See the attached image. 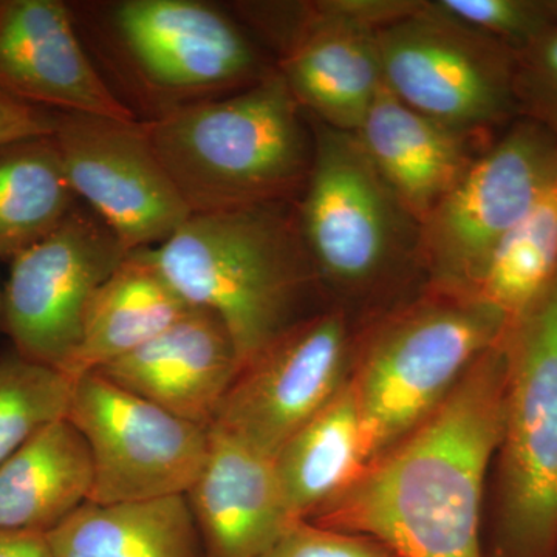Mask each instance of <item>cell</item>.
<instances>
[{
    "mask_svg": "<svg viewBox=\"0 0 557 557\" xmlns=\"http://www.w3.org/2000/svg\"><path fill=\"white\" fill-rule=\"evenodd\" d=\"M505 388L502 338L416 432L370 461L304 522L373 539L397 557H483L487 478Z\"/></svg>",
    "mask_w": 557,
    "mask_h": 557,
    "instance_id": "1",
    "label": "cell"
},
{
    "mask_svg": "<svg viewBox=\"0 0 557 557\" xmlns=\"http://www.w3.org/2000/svg\"><path fill=\"white\" fill-rule=\"evenodd\" d=\"M310 121L313 164L295 205L300 237L327 306L364 325L428 287L421 223L355 134Z\"/></svg>",
    "mask_w": 557,
    "mask_h": 557,
    "instance_id": "2",
    "label": "cell"
},
{
    "mask_svg": "<svg viewBox=\"0 0 557 557\" xmlns=\"http://www.w3.org/2000/svg\"><path fill=\"white\" fill-rule=\"evenodd\" d=\"M296 203L190 214L150 262L193 307L228 329L242 364L329 309L304 247Z\"/></svg>",
    "mask_w": 557,
    "mask_h": 557,
    "instance_id": "3",
    "label": "cell"
},
{
    "mask_svg": "<svg viewBox=\"0 0 557 557\" xmlns=\"http://www.w3.org/2000/svg\"><path fill=\"white\" fill-rule=\"evenodd\" d=\"M143 124L190 214L296 203L313 164V126L276 67Z\"/></svg>",
    "mask_w": 557,
    "mask_h": 557,
    "instance_id": "4",
    "label": "cell"
},
{
    "mask_svg": "<svg viewBox=\"0 0 557 557\" xmlns=\"http://www.w3.org/2000/svg\"><path fill=\"white\" fill-rule=\"evenodd\" d=\"M507 329L478 296L428 287L361 325L350 384L366 467L416 432Z\"/></svg>",
    "mask_w": 557,
    "mask_h": 557,
    "instance_id": "5",
    "label": "cell"
},
{
    "mask_svg": "<svg viewBox=\"0 0 557 557\" xmlns=\"http://www.w3.org/2000/svg\"><path fill=\"white\" fill-rule=\"evenodd\" d=\"M504 421L487 478L483 557L557 556V274L508 324Z\"/></svg>",
    "mask_w": 557,
    "mask_h": 557,
    "instance_id": "6",
    "label": "cell"
},
{
    "mask_svg": "<svg viewBox=\"0 0 557 557\" xmlns=\"http://www.w3.org/2000/svg\"><path fill=\"white\" fill-rule=\"evenodd\" d=\"M384 87L450 129L496 139L519 120L518 53L432 2L376 33Z\"/></svg>",
    "mask_w": 557,
    "mask_h": 557,
    "instance_id": "7",
    "label": "cell"
},
{
    "mask_svg": "<svg viewBox=\"0 0 557 557\" xmlns=\"http://www.w3.org/2000/svg\"><path fill=\"white\" fill-rule=\"evenodd\" d=\"M557 177V143L516 120L421 225L428 288L478 296L491 259Z\"/></svg>",
    "mask_w": 557,
    "mask_h": 557,
    "instance_id": "8",
    "label": "cell"
},
{
    "mask_svg": "<svg viewBox=\"0 0 557 557\" xmlns=\"http://www.w3.org/2000/svg\"><path fill=\"white\" fill-rule=\"evenodd\" d=\"M359 330L329 307L282 333L242 364L211 428L276 460L350 383Z\"/></svg>",
    "mask_w": 557,
    "mask_h": 557,
    "instance_id": "9",
    "label": "cell"
},
{
    "mask_svg": "<svg viewBox=\"0 0 557 557\" xmlns=\"http://www.w3.org/2000/svg\"><path fill=\"white\" fill-rule=\"evenodd\" d=\"M112 30L164 110L245 89L274 69L244 27L199 0H124L113 7Z\"/></svg>",
    "mask_w": 557,
    "mask_h": 557,
    "instance_id": "10",
    "label": "cell"
},
{
    "mask_svg": "<svg viewBox=\"0 0 557 557\" xmlns=\"http://www.w3.org/2000/svg\"><path fill=\"white\" fill-rule=\"evenodd\" d=\"M67 420L90 449V502L186 494L208 454L209 429L120 387L100 372L73 380Z\"/></svg>",
    "mask_w": 557,
    "mask_h": 557,
    "instance_id": "11",
    "label": "cell"
},
{
    "mask_svg": "<svg viewBox=\"0 0 557 557\" xmlns=\"http://www.w3.org/2000/svg\"><path fill=\"white\" fill-rule=\"evenodd\" d=\"M129 252L90 208L76 207L53 233L11 259L0 321L14 351L64 372L87 306Z\"/></svg>",
    "mask_w": 557,
    "mask_h": 557,
    "instance_id": "12",
    "label": "cell"
},
{
    "mask_svg": "<svg viewBox=\"0 0 557 557\" xmlns=\"http://www.w3.org/2000/svg\"><path fill=\"white\" fill-rule=\"evenodd\" d=\"M53 138L73 193L127 251L159 247L190 218L143 121L57 112Z\"/></svg>",
    "mask_w": 557,
    "mask_h": 557,
    "instance_id": "13",
    "label": "cell"
},
{
    "mask_svg": "<svg viewBox=\"0 0 557 557\" xmlns=\"http://www.w3.org/2000/svg\"><path fill=\"white\" fill-rule=\"evenodd\" d=\"M376 33L348 17L343 0L277 3L269 33L274 67L311 120L359 129L384 84Z\"/></svg>",
    "mask_w": 557,
    "mask_h": 557,
    "instance_id": "14",
    "label": "cell"
},
{
    "mask_svg": "<svg viewBox=\"0 0 557 557\" xmlns=\"http://www.w3.org/2000/svg\"><path fill=\"white\" fill-rule=\"evenodd\" d=\"M0 94L51 112L137 121L91 64L58 0L0 2Z\"/></svg>",
    "mask_w": 557,
    "mask_h": 557,
    "instance_id": "15",
    "label": "cell"
},
{
    "mask_svg": "<svg viewBox=\"0 0 557 557\" xmlns=\"http://www.w3.org/2000/svg\"><path fill=\"white\" fill-rule=\"evenodd\" d=\"M240 370L228 329L214 313L190 307L145 346L97 372L189 423L211 429Z\"/></svg>",
    "mask_w": 557,
    "mask_h": 557,
    "instance_id": "16",
    "label": "cell"
},
{
    "mask_svg": "<svg viewBox=\"0 0 557 557\" xmlns=\"http://www.w3.org/2000/svg\"><path fill=\"white\" fill-rule=\"evenodd\" d=\"M186 497L205 557H258L298 523L274 458L218 428L209 429L207 458Z\"/></svg>",
    "mask_w": 557,
    "mask_h": 557,
    "instance_id": "17",
    "label": "cell"
},
{
    "mask_svg": "<svg viewBox=\"0 0 557 557\" xmlns=\"http://www.w3.org/2000/svg\"><path fill=\"white\" fill-rule=\"evenodd\" d=\"M355 137L381 178L421 225L494 141L421 115L384 84Z\"/></svg>",
    "mask_w": 557,
    "mask_h": 557,
    "instance_id": "18",
    "label": "cell"
},
{
    "mask_svg": "<svg viewBox=\"0 0 557 557\" xmlns=\"http://www.w3.org/2000/svg\"><path fill=\"white\" fill-rule=\"evenodd\" d=\"M190 307L145 249L131 251L87 306L65 375L76 380L126 357L171 327Z\"/></svg>",
    "mask_w": 557,
    "mask_h": 557,
    "instance_id": "19",
    "label": "cell"
},
{
    "mask_svg": "<svg viewBox=\"0 0 557 557\" xmlns=\"http://www.w3.org/2000/svg\"><path fill=\"white\" fill-rule=\"evenodd\" d=\"M94 465L64 418L0 463V528L47 534L89 502Z\"/></svg>",
    "mask_w": 557,
    "mask_h": 557,
    "instance_id": "20",
    "label": "cell"
},
{
    "mask_svg": "<svg viewBox=\"0 0 557 557\" xmlns=\"http://www.w3.org/2000/svg\"><path fill=\"white\" fill-rule=\"evenodd\" d=\"M46 536L54 557H205L186 494L89 500Z\"/></svg>",
    "mask_w": 557,
    "mask_h": 557,
    "instance_id": "21",
    "label": "cell"
},
{
    "mask_svg": "<svg viewBox=\"0 0 557 557\" xmlns=\"http://www.w3.org/2000/svg\"><path fill=\"white\" fill-rule=\"evenodd\" d=\"M274 461L285 502L298 522L309 520L358 478L366 468L364 435L350 383Z\"/></svg>",
    "mask_w": 557,
    "mask_h": 557,
    "instance_id": "22",
    "label": "cell"
},
{
    "mask_svg": "<svg viewBox=\"0 0 557 557\" xmlns=\"http://www.w3.org/2000/svg\"><path fill=\"white\" fill-rule=\"evenodd\" d=\"M76 207L53 135L0 146V259L38 244Z\"/></svg>",
    "mask_w": 557,
    "mask_h": 557,
    "instance_id": "23",
    "label": "cell"
},
{
    "mask_svg": "<svg viewBox=\"0 0 557 557\" xmlns=\"http://www.w3.org/2000/svg\"><path fill=\"white\" fill-rule=\"evenodd\" d=\"M557 274V177L502 242L480 282L478 298L509 322Z\"/></svg>",
    "mask_w": 557,
    "mask_h": 557,
    "instance_id": "24",
    "label": "cell"
},
{
    "mask_svg": "<svg viewBox=\"0 0 557 557\" xmlns=\"http://www.w3.org/2000/svg\"><path fill=\"white\" fill-rule=\"evenodd\" d=\"M73 380L61 370L21 357L0 358V463L67 418Z\"/></svg>",
    "mask_w": 557,
    "mask_h": 557,
    "instance_id": "25",
    "label": "cell"
},
{
    "mask_svg": "<svg viewBox=\"0 0 557 557\" xmlns=\"http://www.w3.org/2000/svg\"><path fill=\"white\" fill-rule=\"evenodd\" d=\"M432 5L516 53L556 25L548 0H434Z\"/></svg>",
    "mask_w": 557,
    "mask_h": 557,
    "instance_id": "26",
    "label": "cell"
},
{
    "mask_svg": "<svg viewBox=\"0 0 557 557\" xmlns=\"http://www.w3.org/2000/svg\"><path fill=\"white\" fill-rule=\"evenodd\" d=\"M519 119L533 121L557 143V25L518 53Z\"/></svg>",
    "mask_w": 557,
    "mask_h": 557,
    "instance_id": "27",
    "label": "cell"
},
{
    "mask_svg": "<svg viewBox=\"0 0 557 557\" xmlns=\"http://www.w3.org/2000/svg\"><path fill=\"white\" fill-rule=\"evenodd\" d=\"M258 557H397L373 539L298 522Z\"/></svg>",
    "mask_w": 557,
    "mask_h": 557,
    "instance_id": "28",
    "label": "cell"
},
{
    "mask_svg": "<svg viewBox=\"0 0 557 557\" xmlns=\"http://www.w3.org/2000/svg\"><path fill=\"white\" fill-rule=\"evenodd\" d=\"M57 127V112L35 108L0 94V146L20 139L50 137Z\"/></svg>",
    "mask_w": 557,
    "mask_h": 557,
    "instance_id": "29",
    "label": "cell"
},
{
    "mask_svg": "<svg viewBox=\"0 0 557 557\" xmlns=\"http://www.w3.org/2000/svg\"><path fill=\"white\" fill-rule=\"evenodd\" d=\"M0 557H54L44 533L2 530L0 528Z\"/></svg>",
    "mask_w": 557,
    "mask_h": 557,
    "instance_id": "30",
    "label": "cell"
},
{
    "mask_svg": "<svg viewBox=\"0 0 557 557\" xmlns=\"http://www.w3.org/2000/svg\"><path fill=\"white\" fill-rule=\"evenodd\" d=\"M549 11H552L553 17H555V22L557 25V0H548Z\"/></svg>",
    "mask_w": 557,
    "mask_h": 557,
    "instance_id": "31",
    "label": "cell"
},
{
    "mask_svg": "<svg viewBox=\"0 0 557 557\" xmlns=\"http://www.w3.org/2000/svg\"><path fill=\"white\" fill-rule=\"evenodd\" d=\"M0 318H2V289H0Z\"/></svg>",
    "mask_w": 557,
    "mask_h": 557,
    "instance_id": "32",
    "label": "cell"
},
{
    "mask_svg": "<svg viewBox=\"0 0 557 557\" xmlns=\"http://www.w3.org/2000/svg\"><path fill=\"white\" fill-rule=\"evenodd\" d=\"M557 557V556H556Z\"/></svg>",
    "mask_w": 557,
    "mask_h": 557,
    "instance_id": "33",
    "label": "cell"
}]
</instances>
